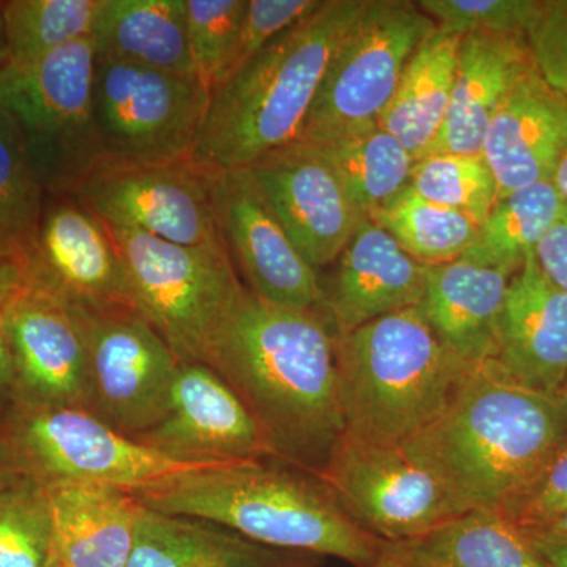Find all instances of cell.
I'll use <instances>...</instances> for the list:
<instances>
[{"label":"cell","mask_w":567,"mask_h":567,"mask_svg":"<svg viewBox=\"0 0 567 567\" xmlns=\"http://www.w3.org/2000/svg\"><path fill=\"white\" fill-rule=\"evenodd\" d=\"M207 365L262 425L279 462L319 475L344 434L328 312L271 305L245 287Z\"/></svg>","instance_id":"1"},{"label":"cell","mask_w":567,"mask_h":567,"mask_svg":"<svg viewBox=\"0 0 567 567\" xmlns=\"http://www.w3.org/2000/svg\"><path fill=\"white\" fill-rule=\"evenodd\" d=\"M567 442V393L517 385L494 360L472 364L434 423L402 446L462 513H502Z\"/></svg>","instance_id":"2"},{"label":"cell","mask_w":567,"mask_h":567,"mask_svg":"<svg viewBox=\"0 0 567 567\" xmlns=\"http://www.w3.org/2000/svg\"><path fill=\"white\" fill-rule=\"evenodd\" d=\"M134 495L158 513L204 518L262 546L353 567L375 565L390 544L357 524L319 476L279 461L196 470Z\"/></svg>","instance_id":"3"},{"label":"cell","mask_w":567,"mask_h":567,"mask_svg":"<svg viewBox=\"0 0 567 567\" xmlns=\"http://www.w3.org/2000/svg\"><path fill=\"white\" fill-rule=\"evenodd\" d=\"M365 0H322L212 91L194 159L249 169L300 137L336 48Z\"/></svg>","instance_id":"4"},{"label":"cell","mask_w":567,"mask_h":567,"mask_svg":"<svg viewBox=\"0 0 567 567\" xmlns=\"http://www.w3.org/2000/svg\"><path fill=\"white\" fill-rule=\"evenodd\" d=\"M344 434L404 446L442 415L472 364L417 308L336 333Z\"/></svg>","instance_id":"5"},{"label":"cell","mask_w":567,"mask_h":567,"mask_svg":"<svg viewBox=\"0 0 567 567\" xmlns=\"http://www.w3.org/2000/svg\"><path fill=\"white\" fill-rule=\"evenodd\" d=\"M96 54L92 37L25 66L0 70V102L24 137L47 194H74L102 164L95 110Z\"/></svg>","instance_id":"6"},{"label":"cell","mask_w":567,"mask_h":567,"mask_svg":"<svg viewBox=\"0 0 567 567\" xmlns=\"http://www.w3.org/2000/svg\"><path fill=\"white\" fill-rule=\"evenodd\" d=\"M110 226V224H107ZM134 309L182 361L208 363L245 284L226 248H192L110 226Z\"/></svg>","instance_id":"7"},{"label":"cell","mask_w":567,"mask_h":567,"mask_svg":"<svg viewBox=\"0 0 567 567\" xmlns=\"http://www.w3.org/2000/svg\"><path fill=\"white\" fill-rule=\"evenodd\" d=\"M435 21L409 0H365L324 71L297 142L327 144L379 123Z\"/></svg>","instance_id":"8"},{"label":"cell","mask_w":567,"mask_h":567,"mask_svg":"<svg viewBox=\"0 0 567 567\" xmlns=\"http://www.w3.org/2000/svg\"><path fill=\"white\" fill-rule=\"evenodd\" d=\"M13 446L40 484L87 483L140 494L196 470L234 464L171 456L115 431L85 409L22 402Z\"/></svg>","instance_id":"9"},{"label":"cell","mask_w":567,"mask_h":567,"mask_svg":"<svg viewBox=\"0 0 567 567\" xmlns=\"http://www.w3.org/2000/svg\"><path fill=\"white\" fill-rule=\"evenodd\" d=\"M210 96L199 76L96 59L93 110L102 164L193 158Z\"/></svg>","instance_id":"10"},{"label":"cell","mask_w":567,"mask_h":567,"mask_svg":"<svg viewBox=\"0 0 567 567\" xmlns=\"http://www.w3.org/2000/svg\"><path fill=\"white\" fill-rule=\"evenodd\" d=\"M87 349L93 415L137 439L162 421L181 358L132 306H70Z\"/></svg>","instance_id":"11"},{"label":"cell","mask_w":567,"mask_h":567,"mask_svg":"<svg viewBox=\"0 0 567 567\" xmlns=\"http://www.w3.org/2000/svg\"><path fill=\"white\" fill-rule=\"evenodd\" d=\"M317 476L357 524L386 543L417 539L464 514L401 446L342 434Z\"/></svg>","instance_id":"12"},{"label":"cell","mask_w":567,"mask_h":567,"mask_svg":"<svg viewBox=\"0 0 567 567\" xmlns=\"http://www.w3.org/2000/svg\"><path fill=\"white\" fill-rule=\"evenodd\" d=\"M218 174L194 156L144 166L100 164L74 196L110 226L192 248H226L216 216Z\"/></svg>","instance_id":"13"},{"label":"cell","mask_w":567,"mask_h":567,"mask_svg":"<svg viewBox=\"0 0 567 567\" xmlns=\"http://www.w3.org/2000/svg\"><path fill=\"white\" fill-rule=\"evenodd\" d=\"M215 205L224 245L246 289L282 308L328 312L316 268L295 248L251 171L219 173Z\"/></svg>","instance_id":"14"},{"label":"cell","mask_w":567,"mask_h":567,"mask_svg":"<svg viewBox=\"0 0 567 567\" xmlns=\"http://www.w3.org/2000/svg\"><path fill=\"white\" fill-rule=\"evenodd\" d=\"M21 275L74 308H134L110 226L74 194H47L35 249Z\"/></svg>","instance_id":"15"},{"label":"cell","mask_w":567,"mask_h":567,"mask_svg":"<svg viewBox=\"0 0 567 567\" xmlns=\"http://www.w3.org/2000/svg\"><path fill=\"white\" fill-rule=\"evenodd\" d=\"M136 440L188 461H278L262 425L229 383L196 361L181 360L166 413Z\"/></svg>","instance_id":"16"},{"label":"cell","mask_w":567,"mask_h":567,"mask_svg":"<svg viewBox=\"0 0 567 567\" xmlns=\"http://www.w3.org/2000/svg\"><path fill=\"white\" fill-rule=\"evenodd\" d=\"M22 402L91 409L87 349L70 305L22 279L3 301Z\"/></svg>","instance_id":"17"},{"label":"cell","mask_w":567,"mask_h":567,"mask_svg":"<svg viewBox=\"0 0 567 567\" xmlns=\"http://www.w3.org/2000/svg\"><path fill=\"white\" fill-rule=\"evenodd\" d=\"M249 171L295 248L316 270L336 262L368 219L315 145L293 142Z\"/></svg>","instance_id":"18"},{"label":"cell","mask_w":567,"mask_h":567,"mask_svg":"<svg viewBox=\"0 0 567 567\" xmlns=\"http://www.w3.org/2000/svg\"><path fill=\"white\" fill-rule=\"evenodd\" d=\"M567 152V100L536 66L524 78L488 125L483 145L498 197L554 182Z\"/></svg>","instance_id":"19"},{"label":"cell","mask_w":567,"mask_h":567,"mask_svg":"<svg viewBox=\"0 0 567 567\" xmlns=\"http://www.w3.org/2000/svg\"><path fill=\"white\" fill-rule=\"evenodd\" d=\"M495 363L517 385L567 393V292L529 256L507 289Z\"/></svg>","instance_id":"20"},{"label":"cell","mask_w":567,"mask_h":567,"mask_svg":"<svg viewBox=\"0 0 567 567\" xmlns=\"http://www.w3.org/2000/svg\"><path fill=\"white\" fill-rule=\"evenodd\" d=\"M336 262L324 298L338 334L417 308L423 300L429 265L413 259L371 219L361 223Z\"/></svg>","instance_id":"21"},{"label":"cell","mask_w":567,"mask_h":567,"mask_svg":"<svg viewBox=\"0 0 567 567\" xmlns=\"http://www.w3.org/2000/svg\"><path fill=\"white\" fill-rule=\"evenodd\" d=\"M535 66L527 37L496 33L461 37L450 107L425 155H483L487 128L496 112Z\"/></svg>","instance_id":"22"},{"label":"cell","mask_w":567,"mask_h":567,"mask_svg":"<svg viewBox=\"0 0 567 567\" xmlns=\"http://www.w3.org/2000/svg\"><path fill=\"white\" fill-rule=\"evenodd\" d=\"M41 486L50 506L55 565H128L145 509L136 495L100 484L50 483Z\"/></svg>","instance_id":"23"},{"label":"cell","mask_w":567,"mask_h":567,"mask_svg":"<svg viewBox=\"0 0 567 567\" xmlns=\"http://www.w3.org/2000/svg\"><path fill=\"white\" fill-rule=\"evenodd\" d=\"M513 276L464 259L429 265L420 309L436 334L470 364L495 360Z\"/></svg>","instance_id":"24"},{"label":"cell","mask_w":567,"mask_h":567,"mask_svg":"<svg viewBox=\"0 0 567 567\" xmlns=\"http://www.w3.org/2000/svg\"><path fill=\"white\" fill-rule=\"evenodd\" d=\"M317 558L262 546L204 518L145 507L126 567H309Z\"/></svg>","instance_id":"25"},{"label":"cell","mask_w":567,"mask_h":567,"mask_svg":"<svg viewBox=\"0 0 567 567\" xmlns=\"http://www.w3.org/2000/svg\"><path fill=\"white\" fill-rule=\"evenodd\" d=\"M92 41L96 59L197 76L186 0H102Z\"/></svg>","instance_id":"26"},{"label":"cell","mask_w":567,"mask_h":567,"mask_svg":"<svg viewBox=\"0 0 567 567\" xmlns=\"http://www.w3.org/2000/svg\"><path fill=\"white\" fill-rule=\"evenodd\" d=\"M461 37H427L406 63L380 126L398 137L413 159L423 158L445 122L456 78Z\"/></svg>","instance_id":"27"},{"label":"cell","mask_w":567,"mask_h":567,"mask_svg":"<svg viewBox=\"0 0 567 567\" xmlns=\"http://www.w3.org/2000/svg\"><path fill=\"white\" fill-rule=\"evenodd\" d=\"M402 544L412 567H550L533 537L496 511H466Z\"/></svg>","instance_id":"28"},{"label":"cell","mask_w":567,"mask_h":567,"mask_svg":"<svg viewBox=\"0 0 567 567\" xmlns=\"http://www.w3.org/2000/svg\"><path fill=\"white\" fill-rule=\"evenodd\" d=\"M565 199L554 182L537 183L496 200L458 259L514 276L558 218Z\"/></svg>","instance_id":"29"},{"label":"cell","mask_w":567,"mask_h":567,"mask_svg":"<svg viewBox=\"0 0 567 567\" xmlns=\"http://www.w3.org/2000/svg\"><path fill=\"white\" fill-rule=\"evenodd\" d=\"M315 147L338 177L350 203L368 219L409 186L415 164L398 137L380 123Z\"/></svg>","instance_id":"30"},{"label":"cell","mask_w":567,"mask_h":567,"mask_svg":"<svg viewBox=\"0 0 567 567\" xmlns=\"http://www.w3.org/2000/svg\"><path fill=\"white\" fill-rule=\"evenodd\" d=\"M44 203L20 126L0 102V260L21 274L35 249Z\"/></svg>","instance_id":"31"},{"label":"cell","mask_w":567,"mask_h":567,"mask_svg":"<svg viewBox=\"0 0 567 567\" xmlns=\"http://www.w3.org/2000/svg\"><path fill=\"white\" fill-rule=\"evenodd\" d=\"M102 0L0 2L7 65L25 66L66 44L92 37Z\"/></svg>","instance_id":"32"},{"label":"cell","mask_w":567,"mask_h":567,"mask_svg":"<svg viewBox=\"0 0 567 567\" xmlns=\"http://www.w3.org/2000/svg\"><path fill=\"white\" fill-rule=\"evenodd\" d=\"M371 221L379 224L406 254L425 265L456 260L475 240L477 226L465 215L429 203L405 186Z\"/></svg>","instance_id":"33"},{"label":"cell","mask_w":567,"mask_h":567,"mask_svg":"<svg viewBox=\"0 0 567 567\" xmlns=\"http://www.w3.org/2000/svg\"><path fill=\"white\" fill-rule=\"evenodd\" d=\"M410 188L429 200L465 215L480 226L496 203V183L483 155L429 153L413 164Z\"/></svg>","instance_id":"34"},{"label":"cell","mask_w":567,"mask_h":567,"mask_svg":"<svg viewBox=\"0 0 567 567\" xmlns=\"http://www.w3.org/2000/svg\"><path fill=\"white\" fill-rule=\"evenodd\" d=\"M47 492L24 477L0 492V567H54Z\"/></svg>","instance_id":"35"},{"label":"cell","mask_w":567,"mask_h":567,"mask_svg":"<svg viewBox=\"0 0 567 567\" xmlns=\"http://www.w3.org/2000/svg\"><path fill=\"white\" fill-rule=\"evenodd\" d=\"M248 0H186V22L197 76L210 91L221 85Z\"/></svg>","instance_id":"36"},{"label":"cell","mask_w":567,"mask_h":567,"mask_svg":"<svg viewBox=\"0 0 567 567\" xmlns=\"http://www.w3.org/2000/svg\"><path fill=\"white\" fill-rule=\"evenodd\" d=\"M417 7L435 21L440 32L527 37L539 17L540 0H420Z\"/></svg>","instance_id":"37"},{"label":"cell","mask_w":567,"mask_h":567,"mask_svg":"<svg viewBox=\"0 0 567 567\" xmlns=\"http://www.w3.org/2000/svg\"><path fill=\"white\" fill-rule=\"evenodd\" d=\"M322 0H248L226 80L282 32L311 14ZM215 91V89H213Z\"/></svg>","instance_id":"38"},{"label":"cell","mask_w":567,"mask_h":567,"mask_svg":"<svg viewBox=\"0 0 567 567\" xmlns=\"http://www.w3.org/2000/svg\"><path fill=\"white\" fill-rule=\"evenodd\" d=\"M567 513V442L520 498L502 511L518 528L537 535Z\"/></svg>","instance_id":"39"},{"label":"cell","mask_w":567,"mask_h":567,"mask_svg":"<svg viewBox=\"0 0 567 567\" xmlns=\"http://www.w3.org/2000/svg\"><path fill=\"white\" fill-rule=\"evenodd\" d=\"M527 40L540 76L567 100V0L543 2Z\"/></svg>","instance_id":"40"},{"label":"cell","mask_w":567,"mask_h":567,"mask_svg":"<svg viewBox=\"0 0 567 567\" xmlns=\"http://www.w3.org/2000/svg\"><path fill=\"white\" fill-rule=\"evenodd\" d=\"M535 259L548 281L567 292V203L537 245Z\"/></svg>","instance_id":"41"},{"label":"cell","mask_w":567,"mask_h":567,"mask_svg":"<svg viewBox=\"0 0 567 567\" xmlns=\"http://www.w3.org/2000/svg\"><path fill=\"white\" fill-rule=\"evenodd\" d=\"M14 363L11 354L9 336H7L6 322H3V301H0V390L14 386Z\"/></svg>","instance_id":"42"},{"label":"cell","mask_w":567,"mask_h":567,"mask_svg":"<svg viewBox=\"0 0 567 567\" xmlns=\"http://www.w3.org/2000/svg\"><path fill=\"white\" fill-rule=\"evenodd\" d=\"M537 550L547 559L550 567H567V543L550 537L532 536Z\"/></svg>","instance_id":"43"},{"label":"cell","mask_w":567,"mask_h":567,"mask_svg":"<svg viewBox=\"0 0 567 567\" xmlns=\"http://www.w3.org/2000/svg\"><path fill=\"white\" fill-rule=\"evenodd\" d=\"M21 281V271L0 260V301H6L20 287Z\"/></svg>","instance_id":"44"},{"label":"cell","mask_w":567,"mask_h":567,"mask_svg":"<svg viewBox=\"0 0 567 567\" xmlns=\"http://www.w3.org/2000/svg\"><path fill=\"white\" fill-rule=\"evenodd\" d=\"M371 567H412V565H410L404 544L390 543L386 550L383 551L382 558Z\"/></svg>","instance_id":"45"},{"label":"cell","mask_w":567,"mask_h":567,"mask_svg":"<svg viewBox=\"0 0 567 567\" xmlns=\"http://www.w3.org/2000/svg\"><path fill=\"white\" fill-rule=\"evenodd\" d=\"M532 536L550 537V539H557L563 540V543H567V513L565 516L559 517L557 522H554L550 527L544 529V532Z\"/></svg>","instance_id":"46"},{"label":"cell","mask_w":567,"mask_h":567,"mask_svg":"<svg viewBox=\"0 0 567 567\" xmlns=\"http://www.w3.org/2000/svg\"><path fill=\"white\" fill-rule=\"evenodd\" d=\"M554 185L557 186L558 193L567 203V152L563 162L559 163L557 174L554 177Z\"/></svg>","instance_id":"47"},{"label":"cell","mask_w":567,"mask_h":567,"mask_svg":"<svg viewBox=\"0 0 567 567\" xmlns=\"http://www.w3.org/2000/svg\"><path fill=\"white\" fill-rule=\"evenodd\" d=\"M18 483H20V480H18L17 472H14L13 468H10L9 465L0 462V492L6 491V488L14 486V484Z\"/></svg>","instance_id":"48"},{"label":"cell","mask_w":567,"mask_h":567,"mask_svg":"<svg viewBox=\"0 0 567 567\" xmlns=\"http://www.w3.org/2000/svg\"><path fill=\"white\" fill-rule=\"evenodd\" d=\"M7 65V44L3 35L2 11H0V70Z\"/></svg>","instance_id":"49"},{"label":"cell","mask_w":567,"mask_h":567,"mask_svg":"<svg viewBox=\"0 0 567 567\" xmlns=\"http://www.w3.org/2000/svg\"><path fill=\"white\" fill-rule=\"evenodd\" d=\"M54 567H62V566H59V565H54Z\"/></svg>","instance_id":"50"},{"label":"cell","mask_w":567,"mask_h":567,"mask_svg":"<svg viewBox=\"0 0 567 567\" xmlns=\"http://www.w3.org/2000/svg\"><path fill=\"white\" fill-rule=\"evenodd\" d=\"M309 567H317V565L316 566H309Z\"/></svg>","instance_id":"51"}]
</instances>
